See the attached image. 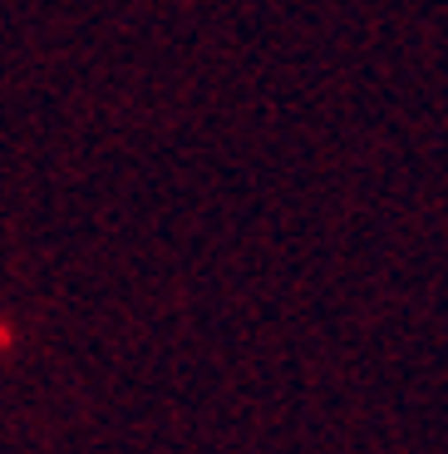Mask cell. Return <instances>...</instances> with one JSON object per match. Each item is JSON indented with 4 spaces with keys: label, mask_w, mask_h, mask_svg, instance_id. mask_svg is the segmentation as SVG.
Returning <instances> with one entry per match:
<instances>
[]
</instances>
